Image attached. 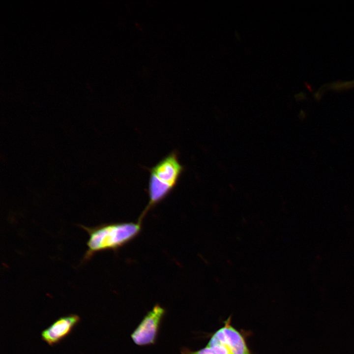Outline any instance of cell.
<instances>
[{
    "label": "cell",
    "mask_w": 354,
    "mask_h": 354,
    "mask_svg": "<svg viewBox=\"0 0 354 354\" xmlns=\"http://www.w3.org/2000/svg\"><path fill=\"white\" fill-rule=\"evenodd\" d=\"M184 170L175 152L170 153L150 169L148 182L149 202L139 220L163 201L173 191Z\"/></svg>",
    "instance_id": "obj_2"
},
{
    "label": "cell",
    "mask_w": 354,
    "mask_h": 354,
    "mask_svg": "<svg viewBox=\"0 0 354 354\" xmlns=\"http://www.w3.org/2000/svg\"><path fill=\"white\" fill-rule=\"evenodd\" d=\"M165 313L166 310L160 305H154L131 333V337L134 343L139 346L154 344Z\"/></svg>",
    "instance_id": "obj_3"
},
{
    "label": "cell",
    "mask_w": 354,
    "mask_h": 354,
    "mask_svg": "<svg viewBox=\"0 0 354 354\" xmlns=\"http://www.w3.org/2000/svg\"><path fill=\"white\" fill-rule=\"evenodd\" d=\"M354 88V80L346 82H337L330 83L326 85L324 88L325 89L332 90H343Z\"/></svg>",
    "instance_id": "obj_7"
},
{
    "label": "cell",
    "mask_w": 354,
    "mask_h": 354,
    "mask_svg": "<svg viewBox=\"0 0 354 354\" xmlns=\"http://www.w3.org/2000/svg\"><path fill=\"white\" fill-rule=\"evenodd\" d=\"M80 319V316L76 314L59 318L42 331L41 339L50 346L58 344L71 333Z\"/></svg>",
    "instance_id": "obj_5"
},
{
    "label": "cell",
    "mask_w": 354,
    "mask_h": 354,
    "mask_svg": "<svg viewBox=\"0 0 354 354\" xmlns=\"http://www.w3.org/2000/svg\"><path fill=\"white\" fill-rule=\"evenodd\" d=\"M247 335L233 326L230 316L222 327L210 335L208 342L224 345L231 354H252L247 343Z\"/></svg>",
    "instance_id": "obj_4"
},
{
    "label": "cell",
    "mask_w": 354,
    "mask_h": 354,
    "mask_svg": "<svg viewBox=\"0 0 354 354\" xmlns=\"http://www.w3.org/2000/svg\"><path fill=\"white\" fill-rule=\"evenodd\" d=\"M142 221L102 224L93 227L79 226L88 234V249L83 262L90 260L98 252L116 251L135 238L142 230Z\"/></svg>",
    "instance_id": "obj_1"
},
{
    "label": "cell",
    "mask_w": 354,
    "mask_h": 354,
    "mask_svg": "<svg viewBox=\"0 0 354 354\" xmlns=\"http://www.w3.org/2000/svg\"><path fill=\"white\" fill-rule=\"evenodd\" d=\"M181 354H231L228 349L223 345L220 343H210L199 350L192 351L190 349L183 347L181 350Z\"/></svg>",
    "instance_id": "obj_6"
}]
</instances>
